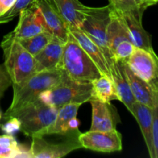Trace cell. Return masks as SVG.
Listing matches in <instances>:
<instances>
[{"label": "cell", "instance_id": "1", "mask_svg": "<svg viewBox=\"0 0 158 158\" xmlns=\"http://www.w3.org/2000/svg\"><path fill=\"white\" fill-rule=\"evenodd\" d=\"M63 74V71L60 68L36 72L20 85L12 86V103L3 115V119L6 120L11 114L24 105L39 99L42 93L58 84Z\"/></svg>", "mask_w": 158, "mask_h": 158}, {"label": "cell", "instance_id": "2", "mask_svg": "<svg viewBox=\"0 0 158 158\" xmlns=\"http://www.w3.org/2000/svg\"><path fill=\"white\" fill-rule=\"evenodd\" d=\"M59 68L71 80L80 83H92L102 76L95 63L70 33L65 43Z\"/></svg>", "mask_w": 158, "mask_h": 158}, {"label": "cell", "instance_id": "3", "mask_svg": "<svg viewBox=\"0 0 158 158\" xmlns=\"http://www.w3.org/2000/svg\"><path fill=\"white\" fill-rule=\"evenodd\" d=\"M1 48L4 53V65L12 81V86L20 85L35 73V58L19 40L8 33L3 37Z\"/></svg>", "mask_w": 158, "mask_h": 158}, {"label": "cell", "instance_id": "4", "mask_svg": "<svg viewBox=\"0 0 158 158\" xmlns=\"http://www.w3.org/2000/svg\"><path fill=\"white\" fill-rule=\"evenodd\" d=\"M80 133H43L33 136L29 148L30 157L61 158L73 151L81 149L79 140Z\"/></svg>", "mask_w": 158, "mask_h": 158}, {"label": "cell", "instance_id": "5", "mask_svg": "<svg viewBox=\"0 0 158 158\" xmlns=\"http://www.w3.org/2000/svg\"><path fill=\"white\" fill-rule=\"evenodd\" d=\"M59 108L48 105L40 99L24 105L9 116L16 119L20 131L28 137H33L44 132L52 123Z\"/></svg>", "mask_w": 158, "mask_h": 158}, {"label": "cell", "instance_id": "6", "mask_svg": "<svg viewBox=\"0 0 158 158\" xmlns=\"http://www.w3.org/2000/svg\"><path fill=\"white\" fill-rule=\"evenodd\" d=\"M112 10L113 6L110 3L103 7L86 6L83 11V21L80 26V29L101 49L107 60L110 70L115 61L108 47L106 30L110 21Z\"/></svg>", "mask_w": 158, "mask_h": 158}, {"label": "cell", "instance_id": "7", "mask_svg": "<svg viewBox=\"0 0 158 158\" xmlns=\"http://www.w3.org/2000/svg\"><path fill=\"white\" fill-rule=\"evenodd\" d=\"M92 98V83L73 80L63 72L61 80L53 87L42 93L39 99L45 103L60 108L65 104H83Z\"/></svg>", "mask_w": 158, "mask_h": 158}, {"label": "cell", "instance_id": "8", "mask_svg": "<svg viewBox=\"0 0 158 158\" xmlns=\"http://www.w3.org/2000/svg\"><path fill=\"white\" fill-rule=\"evenodd\" d=\"M127 64L134 73L158 91V56L154 49L135 47Z\"/></svg>", "mask_w": 158, "mask_h": 158}, {"label": "cell", "instance_id": "9", "mask_svg": "<svg viewBox=\"0 0 158 158\" xmlns=\"http://www.w3.org/2000/svg\"><path fill=\"white\" fill-rule=\"evenodd\" d=\"M79 140L82 148L101 153L120 151L122 135L117 129L110 131H91L80 133Z\"/></svg>", "mask_w": 158, "mask_h": 158}, {"label": "cell", "instance_id": "10", "mask_svg": "<svg viewBox=\"0 0 158 158\" xmlns=\"http://www.w3.org/2000/svg\"><path fill=\"white\" fill-rule=\"evenodd\" d=\"M19 15V19L16 26L13 31L9 32L11 36L15 40L29 38L44 31H49L41 11L35 3L21 11Z\"/></svg>", "mask_w": 158, "mask_h": 158}, {"label": "cell", "instance_id": "11", "mask_svg": "<svg viewBox=\"0 0 158 158\" xmlns=\"http://www.w3.org/2000/svg\"><path fill=\"white\" fill-rule=\"evenodd\" d=\"M89 103L92 107V121L89 131H110L117 129L120 120L117 108L114 105L94 98Z\"/></svg>", "mask_w": 158, "mask_h": 158}, {"label": "cell", "instance_id": "12", "mask_svg": "<svg viewBox=\"0 0 158 158\" xmlns=\"http://www.w3.org/2000/svg\"><path fill=\"white\" fill-rule=\"evenodd\" d=\"M35 4L41 11L49 32L63 43L69 36V26L62 17L52 0H36Z\"/></svg>", "mask_w": 158, "mask_h": 158}, {"label": "cell", "instance_id": "13", "mask_svg": "<svg viewBox=\"0 0 158 158\" xmlns=\"http://www.w3.org/2000/svg\"><path fill=\"white\" fill-rule=\"evenodd\" d=\"M118 12L126 26L130 38L134 46L145 50H153L151 35L145 30L142 24L143 13L133 11Z\"/></svg>", "mask_w": 158, "mask_h": 158}, {"label": "cell", "instance_id": "14", "mask_svg": "<svg viewBox=\"0 0 158 158\" xmlns=\"http://www.w3.org/2000/svg\"><path fill=\"white\" fill-rule=\"evenodd\" d=\"M81 105L80 103H72L60 106L54 121L43 133L69 134L80 131V123L77 117Z\"/></svg>", "mask_w": 158, "mask_h": 158}, {"label": "cell", "instance_id": "15", "mask_svg": "<svg viewBox=\"0 0 158 158\" xmlns=\"http://www.w3.org/2000/svg\"><path fill=\"white\" fill-rule=\"evenodd\" d=\"M123 69L136 101L153 109L157 102L158 91L155 90L151 85L134 73L127 63H123Z\"/></svg>", "mask_w": 158, "mask_h": 158}, {"label": "cell", "instance_id": "16", "mask_svg": "<svg viewBox=\"0 0 158 158\" xmlns=\"http://www.w3.org/2000/svg\"><path fill=\"white\" fill-rule=\"evenodd\" d=\"M69 31L83 50L95 63L102 75L111 77L110 66L100 47L80 28L69 27Z\"/></svg>", "mask_w": 158, "mask_h": 158}, {"label": "cell", "instance_id": "17", "mask_svg": "<svg viewBox=\"0 0 158 158\" xmlns=\"http://www.w3.org/2000/svg\"><path fill=\"white\" fill-rule=\"evenodd\" d=\"M139 124L143 140L148 148L150 157H154V137H153V112L152 109L146 105L136 101L131 110Z\"/></svg>", "mask_w": 158, "mask_h": 158}, {"label": "cell", "instance_id": "18", "mask_svg": "<svg viewBox=\"0 0 158 158\" xmlns=\"http://www.w3.org/2000/svg\"><path fill=\"white\" fill-rule=\"evenodd\" d=\"M65 43L55 38L46 47L34 56L35 73L59 68Z\"/></svg>", "mask_w": 158, "mask_h": 158}, {"label": "cell", "instance_id": "19", "mask_svg": "<svg viewBox=\"0 0 158 158\" xmlns=\"http://www.w3.org/2000/svg\"><path fill=\"white\" fill-rule=\"evenodd\" d=\"M110 75L118 94L119 101L123 103L127 109L131 112L136 100L131 92L129 83L125 75L123 62H114V66L110 70Z\"/></svg>", "mask_w": 158, "mask_h": 158}, {"label": "cell", "instance_id": "20", "mask_svg": "<svg viewBox=\"0 0 158 158\" xmlns=\"http://www.w3.org/2000/svg\"><path fill=\"white\" fill-rule=\"evenodd\" d=\"M106 37H107L108 47H109L112 56L115 49L121 42L126 41V40L131 42L127 29L121 16L114 7H113L112 14H111L110 21L107 26Z\"/></svg>", "mask_w": 158, "mask_h": 158}, {"label": "cell", "instance_id": "21", "mask_svg": "<svg viewBox=\"0 0 158 158\" xmlns=\"http://www.w3.org/2000/svg\"><path fill=\"white\" fill-rule=\"evenodd\" d=\"M52 2L69 27L80 28L86 6L79 0H52Z\"/></svg>", "mask_w": 158, "mask_h": 158}, {"label": "cell", "instance_id": "22", "mask_svg": "<svg viewBox=\"0 0 158 158\" xmlns=\"http://www.w3.org/2000/svg\"><path fill=\"white\" fill-rule=\"evenodd\" d=\"M91 83L92 98L104 103H110L116 100H119L118 94L111 77L102 75Z\"/></svg>", "mask_w": 158, "mask_h": 158}, {"label": "cell", "instance_id": "23", "mask_svg": "<svg viewBox=\"0 0 158 158\" xmlns=\"http://www.w3.org/2000/svg\"><path fill=\"white\" fill-rule=\"evenodd\" d=\"M30 157L29 150L20 146L12 134L0 136V158Z\"/></svg>", "mask_w": 158, "mask_h": 158}, {"label": "cell", "instance_id": "24", "mask_svg": "<svg viewBox=\"0 0 158 158\" xmlns=\"http://www.w3.org/2000/svg\"><path fill=\"white\" fill-rule=\"evenodd\" d=\"M55 38L56 37L54 36L49 31H44L29 38L19 40V42L28 52L35 56Z\"/></svg>", "mask_w": 158, "mask_h": 158}, {"label": "cell", "instance_id": "25", "mask_svg": "<svg viewBox=\"0 0 158 158\" xmlns=\"http://www.w3.org/2000/svg\"><path fill=\"white\" fill-rule=\"evenodd\" d=\"M35 1L36 0H16L14 6L6 14L0 17V24L10 22L15 16H17L21 11L32 6L35 2Z\"/></svg>", "mask_w": 158, "mask_h": 158}, {"label": "cell", "instance_id": "26", "mask_svg": "<svg viewBox=\"0 0 158 158\" xmlns=\"http://www.w3.org/2000/svg\"><path fill=\"white\" fill-rule=\"evenodd\" d=\"M134 49H135V46L131 41L126 40V41L121 42L117 46L113 54L114 61L127 63L131 54L134 52Z\"/></svg>", "mask_w": 158, "mask_h": 158}, {"label": "cell", "instance_id": "27", "mask_svg": "<svg viewBox=\"0 0 158 158\" xmlns=\"http://www.w3.org/2000/svg\"><path fill=\"white\" fill-rule=\"evenodd\" d=\"M113 6V7L118 12H127V11H133V12H140L143 13L137 6L135 0H111L109 2Z\"/></svg>", "mask_w": 158, "mask_h": 158}, {"label": "cell", "instance_id": "28", "mask_svg": "<svg viewBox=\"0 0 158 158\" xmlns=\"http://www.w3.org/2000/svg\"><path fill=\"white\" fill-rule=\"evenodd\" d=\"M153 112V137H154V157L158 158V93L157 99Z\"/></svg>", "mask_w": 158, "mask_h": 158}, {"label": "cell", "instance_id": "29", "mask_svg": "<svg viewBox=\"0 0 158 158\" xmlns=\"http://www.w3.org/2000/svg\"><path fill=\"white\" fill-rule=\"evenodd\" d=\"M11 86H12V81L3 63L0 65V100L3 97L6 89Z\"/></svg>", "mask_w": 158, "mask_h": 158}, {"label": "cell", "instance_id": "30", "mask_svg": "<svg viewBox=\"0 0 158 158\" xmlns=\"http://www.w3.org/2000/svg\"><path fill=\"white\" fill-rule=\"evenodd\" d=\"M6 123L4 125L2 126V130L4 131L6 134H12L16 131L20 130V125L18 120L15 118L12 117V118L6 120Z\"/></svg>", "mask_w": 158, "mask_h": 158}, {"label": "cell", "instance_id": "31", "mask_svg": "<svg viewBox=\"0 0 158 158\" xmlns=\"http://www.w3.org/2000/svg\"><path fill=\"white\" fill-rule=\"evenodd\" d=\"M16 0H0V17L6 14L15 3Z\"/></svg>", "mask_w": 158, "mask_h": 158}, {"label": "cell", "instance_id": "32", "mask_svg": "<svg viewBox=\"0 0 158 158\" xmlns=\"http://www.w3.org/2000/svg\"><path fill=\"white\" fill-rule=\"evenodd\" d=\"M135 1L137 2V6L140 8V10L143 12H144V11L148 7H150L151 6H154V5H156L152 0H135Z\"/></svg>", "mask_w": 158, "mask_h": 158}, {"label": "cell", "instance_id": "33", "mask_svg": "<svg viewBox=\"0 0 158 158\" xmlns=\"http://www.w3.org/2000/svg\"><path fill=\"white\" fill-rule=\"evenodd\" d=\"M153 2H154V3H155V4H157L158 3V0H152Z\"/></svg>", "mask_w": 158, "mask_h": 158}, {"label": "cell", "instance_id": "34", "mask_svg": "<svg viewBox=\"0 0 158 158\" xmlns=\"http://www.w3.org/2000/svg\"><path fill=\"white\" fill-rule=\"evenodd\" d=\"M1 118H2V113L1 111H0V120H1Z\"/></svg>", "mask_w": 158, "mask_h": 158}, {"label": "cell", "instance_id": "35", "mask_svg": "<svg viewBox=\"0 0 158 158\" xmlns=\"http://www.w3.org/2000/svg\"><path fill=\"white\" fill-rule=\"evenodd\" d=\"M111 2V0H109V2Z\"/></svg>", "mask_w": 158, "mask_h": 158}]
</instances>
